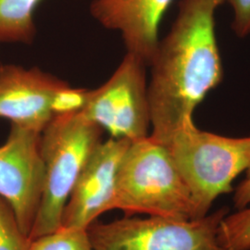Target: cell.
Here are the masks:
<instances>
[{"label": "cell", "instance_id": "6da1fadb", "mask_svg": "<svg viewBox=\"0 0 250 250\" xmlns=\"http://www.w3.org/2000/svg\"><path fill=\"white\" fill-rule=\"evenodd\" d=\"M225 0H181L170 32L160 40L149 66L151 134L163 143L194 121L196 107L224 77L215 13Z\"/></svg>", "mask_w": 250, "mask_h": 250}, {"label": "cell", "instance_id": "7a4b0ae2", "mask_svg": "<svg viewBox=\"0 0 250 250\" xmlns=\"http://www.w3.org/2000/svg\"><path fill=\"white\" fill-rule=\"evenodd\" d=\"M179 221L197 219L196 206L164 145L150 135L131 142L117 172L110 210Z\"/></svg>", "mask_w": 250, "mask_h": 250}, {"label": "cell", "instance_id": "3957f363", "mask_svg": "<svg viewBox=\"0 0 250 250\" xmlns=\"http://www.w3.org/2000/svg\"><path fill=\"white\" fill-rule=\"evenodd\" d=\"M103 129L81 110L60 113L41 133L43 196L29 238L62 227L65 206L83 169L101 143Z\"/></svg>", "mask_w": 250, "mask_h": 250}, {"label": "cell", "instance_id": "277c9868", "mask_svg": "<svg viewBox=\"0 0 250 250\" xmlns=\"http://www.w3.org/2000/svg\"><path fill=\"white\" fill-rule=\"evenodd\" d=\"M188 185L197 210L204 217L217 197L231 192L232 182L250 169V136L226 137L182 125L161 143Z\"/></svg>", "mask_w": 250, "mask_h": 250}, {"label": "cell", "instance_id": "5b68a950", "mask_svg": "<svg viewBox=\"0 0 250 250\" xmlns=\"http://www.w3.org/2000/svg\"><path fill=\"white\" fill-rule=\"evenodd\" d=\"M228 213L224 207L189 221L127 216L95 222L87 230L94 250H225L218 240V229Z\"/></svg>", "mask_w": 250, "mask_h": 250}, {"label": "cell", "instance_id": "8992f818", "mask_svg": "<svg viewBox=\"0 0 250 250\" xmlns=\"http://www.w3.org/2000/svg\"><path fill=\"white\" fill-rule=\"evenodd\" d=\"M146 66L142 59L127 52L105 83L86 91L81 111L111 137L133 142L148 136L151 116Z\"/></svg>", "mask_w": 250, "mask_h": 250}, {"label": "cell", "instance_id": "52a82bcc", "mask_svg": "<svg viewBox=\"0 0 250 250\" xmlns=\"http://www.w3.org/2000/svg\"><path fill=\"white\" fill-rule=\"evenodd\" d=\"M87 89L38 68L0 65V118L43 132L60 113L81 110Z\"/></svg>", "mask_w": 250, "mask_h": 250}, {"label": "cell", "instance_id": "ba28073f", "mask_svg": "<svg viewBox=\"0 0 250 250\" xmlns=\"http://www.w3.org/2000/svg\"><path fill=\"white\" fill-rule=\"evenodd\" d=\"M45 164L41 132L10 124L0 146V197L12 208L21 229L30 235L43 196Z\"/></svg>", "mask_w": 250, "mask_h": 250}, {"label": "cell", "instance_id": "9c48e42d", "mask_svg": "<svg viewBox=\"0 0 250 250\" xmlns=\"http://www.w3.org/2000/svg\"><path fill=\"white\" fill-rule=\"evenodd\" d=\"M131 142L110 137L99 144L74 185L62 226L88 229L100 215L110 210L118 169Z\"/></svg>", "mask_w": 250, "mask_h": 250}, {"label": "cell", "instance_id": "30bf717a", "mask_svg": "<svg viewBox=\"0 0 250 250\" xmlns=\"http://www.w3.org/2000/svg\"><path fill=\"white\" fill-rule=\"evenodd\" d=\"M172 0H93L90 13L99 23L121 34L127 52L149 66L160 43L159 27Z\"/></svg>", "mask_w": 250, "mask_h": 250}, {"label": "cell", "instance_id": "8fae6325", "mask_svg": "<svg viewBox=\"0 0 250 250\" xmlns=\"http://www.w3.org/2000/svg\"><path fill=\"white\" fill-rule=\"evenodd\" d=\"M42 0H0V45L32 44L36 36L34 13Z\"/></svg>", "mask_w": 250, "mask_h": 250}, {"label": "cell", "instance_id": "7c38bea8", "mask_svg": "<svg viewBox=\"0 0 250 250\" xmlns=\"http://www.w3.org/2000/svg\"><path fill=\"white\" fill-rule=\"evenodd\" d=\"M218 240L225 250H250V206L224 217Z\"/></svg>", "mask_w": 250, "mask_h": 250}, {"label": "cell", "instance_id": "4fadbf2b", "mask_svg": "<svg viewBox=\"0 0 250 250\" xmlns=\"http://www.w3.org/2000/svg\"><path fill=\"white\" fill-rule=\"evenodd\" d=\"M30 250H94L87 229L62 226L31 240Z\"/></svg>", "mask_w": 250, "mask_h": 250}, {"label": "cell", "instance_id": "5bb4252c", "mask_svg": "<svg viewBox=\"0 0 250 250\" xmlns=\"http://www.w3.org/2000/svg\"><path fill=\"white\" fill-rule=\"evenodd\" d=\"M31 239L19 225L9 203L0 197V250H30Z\"/></svg>", "mask_w": 250, "mask_h": 250}, {"label": "cell", "instance_id": "9a60e30c", "mask_svg": "<svg viewBox=\"0 0 250 250\" xmlns=\"http://www.w3.org/2000/svg\"><path fill=\"white\" fill-rule=\"evenodd\" d=\"M233 12L232 28L239 37L250 35V0H227Z\"/></svg>", "mask_w": 250, "mask_h": 250}, {"label": "cell", "instance_id": "2e32d148", "mask_svg": "<svg viewBox=\"0 0 250 250\" xmlns=\"http://www.w3.org/2000/svg\"><path fill=\"white\" fill-rule=\"evenodd\" d=\"M233 203L237 209L250 206V169L247 171V177L235 190Z\"/></svg>", "mask_w": 250, "mask_h": 250}]
</instances>
